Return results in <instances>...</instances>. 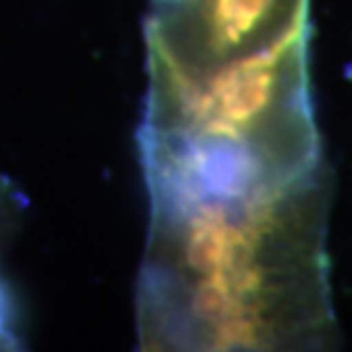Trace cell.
I'll return each instance as SVG.
<instances>
[{"label":"cell","instance_id":"obj_1","mask_svg":"<svg viewBox=\"0 0 352 352\" xmlns=\"http://www.w3.org/2000/svg\"><path fill=\"white\" fill-rule=\"evenodd\" d=\"M325 165L254 197L149 192L142 350H322L336 341Z\"/></svg>","mask_w":352,"mask_h":352},{"label":"cell","instance_id":"obj_2","mask_svg":"<svg viewBox=\"0 0 352 352\" xmlns=\"http://www.w3.org/2000/svg\"><path fill=\"white\" fill-rule=\"evenodd\" d=\"M309 44L311 28L274 51L215 72L146 69L138 129L146 190L254 197L318 172Z\"/></svg>","mask_w":352,"mask_h":352},{"label":"cell","instance_id":"obj_3","mask_svg":"<svg viewBox=\"0 0 352 352\" xmlns=\"http://www.w3.org/2000/svg\"><path fill=\"white\" fill-rule=\"evenodd\" d=\"M311 0H151L146 69L195 76L286 44L309 23Z\"/></svg>","mask_w":352,"mask_h":352},{"label":"cell","instance_id":"obj_4","mask_svg":"<svg viewBox=\"0 0 352 352\" xmlns=\"http://www.w3.org/2000/svg\"><path fill=\"white\" fill-rule=\"evenodd\" d=\"M28 201L10 176L0 172V350H14L19 343L16 314L10 298V288L3 277V263L10 254L16 234L23 222Z\"/></svg>","mask_w":352,"mask_h":352}]
</instances>
